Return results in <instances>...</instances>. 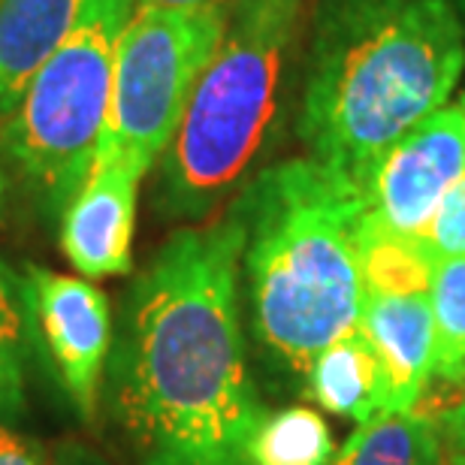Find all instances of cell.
Masks as SVG:
<instances>
[{
    "label": "cell",
    "instance_id": "obj_1",
    "mask_svg": "<svg viewBox=\"0 0 465 465\" xmlns=\"http://www.w3.org/2000/svg\"><path fill=\"white\" fill-rule=\"evenodd\" d=\"M239 206L175 230L121 305L106 411L130 465H254L266 417L242 336Z\"/></svg>",
    "mask_w": 465,
    "mask_h": 465
},
{
    "label": "cell",
    "instance_id": "obj_2",
    "mask_svg": "<svg viewBox=\"0 0 465 465\" xmlns=\"http://www.w3.org/2000/svg\"><path fill=\"white\" fill-rule=\"evenodd\" d=\"M312 25L300 136L360 191L396 139L450 104L465 25L453 0H321Z\"/></svg>",
    "mask_w": 465,
    "mask_h": 465
},
{
    "label": "cell",
    "instance_id": "obj_3",
    "mask_svg": "<svg viewBox=\"0 0 465 465\" xmlns=\"http://www.w3.org/2000/svg\"><path fill=\"white\" fill-rule=\"evenodd\" d=\"M236 206L257 341L278 369L305 378L323 348L360 330L362 193L305 154L254 175Z\"/></svg>",
    "mask_w": 465,
    "mask_h": 465
},
{
    "label": "cell",
    "instance_id": "obj_4",
    "mask_svg": "<svg viewBox=\"0 0 465 465\" xmlns=\"http://www.w3.org/2000/svg\"><path fill=\"white\" fill-rule=\"evenodd\" d=\"M305 0H230L209 67L161 157L154 203L166 218L203 221L254 170L284 104Z\"/></svg>",
    "mask_w": 465,
    "mask_h": 465
},
{
    "label": "cell",
    "instance_id": "obj_5",
    "mask_svg": "<svg viewBox=\"0 0 465 465\" xmlns=\"http://www.w3.org/2000/svg\"><path fill=\"white\" fill-rule=\"evenodd\" d=\"M136 0H85L4 130V148L52 209H64L91 170L113 94L118 40Z\"/></svg>",
    "mask_w": 465,
    "mask_h": 465
},
{
    "label": "cell",
    "instance_id": "obj_6",
    "mask_svg": "<svg viewBox=\"0 0 465 465\" xmlns=\"http://www.w3.org/2000/svg\"><path fill=\"white\" fill-rule=\"evenodd\" d=\"M227 15L230 0L209 6L136 4L115 49L109 115L97 152L124 154L143 173L161 161L224 36Z\"/></svg>",
    "mask_w": 465,
    "mask_h": 465
},
{
    "label": "cell",
    "instance_id": "obj_7",
    "mask_svg": "<svg viewBox=\"0 0 465 465\" xmlns=\"http://www.w3.org/2000/svg\"><path fill=\"white\" fill-rule=\"evenodd\" d=\"M462 175L465 109L448 104L396 139L362 175L360 193L366 221L396 236L420 239Z\"/></svg>",
    "mask_w": 465,
    "mask_h": 465
},
{
    "label": "cell",
    "instance_id": "obj_8",
    "mask_svg": "<svg viewBox=\"0 0 465 465\" xmlns=\"http://www.w3.org/2000/svg\"><path fill=\"white\" fill-rule=\"evenodd\" d=\"M27 300L34 327L40 330L73 408L82 420H91L113 351V312L106 293L82 278L31 266Z\"/></svg>",
    "mask_w": 465,
    "mask_h": 465
},
{
    "label": "cell",
    "instance_id": "obj_9",
    "mask_svg": "<svg viewBox=\"0 0 465 465\" xmlns=\"http://www.w3.org/2000/svg\"><path fill=\"white\" fill-rule=\"evenodd\" d=\"M145 173L124 154L97 152L61 215V248L85 278L124 275L134 266L136 191Z\"/></svg>",
    "mask_w": 465,
    "mask_h": 465
},
{
    "label": "cell",
    "instance_id": "obj_10",
    "mask_svg": "<svg viewBox=\"0 0 465 465\" xmlns=\"http://www.w3.org/2000/svg\"><path fill=\"white\" fill-rule=\"evenodd\" d=\"M360 330L384 378V411H414L435 375V323L426 293H362Z\"/></svg>",
    "mask_w": 465,
    "mask_h": 465
},
{
    "label": "cell",
    "instance_id": "obj_11",
    "mask_svg": "<svg viewBox=\"0 0 465 465\" xmlns=\"http://www.w3.org/2000/svg\"><path fill=\"white\" fill-rule=\"evenodd\" d=\"M85 0H0V115H13Z\"/></svg>",
    "mask_w": 465,
    "mask_h": 465
},
{
    "label": "cell",
    "instance_id": "obj_12",
    "mask_svg": "<svg viewBox=\"0 0 465 465\" xmlns=\"http://www.w3.org/2000/svg\"><path fill=\"white\" fill-rule=\"evenodd\" d=\"M302 393L327 414L366 423L384 411V378L362 330H353L312 360Z\"/></svg>",
    "mask_w": 465,
    "mask_h": 465
},
{
    "label": "cell",
    "instance_id": "obj_13",
    "mask_svg": "<svg viewBox=\"0 0 465 465\" xmlns=\"http://www.w3.org/2000/svg\"><path fill=\"white\" fill-rule=\"evenodd\" d=\"M330 465H444L441 423L417 411H381L357 423Z\"/></svg>",
    "mask_w": 465,
    "mask_h": 465
},
{
    "label": "cell",
    "instance_id": "obj_14",
    "mask_svg": "<svg viewBox=\"0 0 465 465\" xmlns=\"http://www.w3.org/2000/svg\"><path fill=\"white\" fill-rule=\"evenodd\" d=\"M34 314L22 282L0 257V423L13 426L27 408V353Z\"/></svg>",
    "mask_w": 465,
    "mask_h": 465
},
{
    "label": "cell",
    "instance_id": "obj_15",
    "mask_svg": "<svg viewBox=\"0 0 465 465\" xmlns=\"http://www.w3.org/2000/svg\"><path fill=\"white\" fill-rule=\"evenodd\" d=\"M435 260L420 239L396 236L375 227L362 215L360 227V272L362 293H430Z\"/></svg>",
    "mask_w": 465,
    "mask_h": 465
},
{
    "label": "cell",
    "instance_id": "obj_16",
    "mask_svg": "<svg viewBox=\"0 0 465 465\" xmlns=\"http://www.w3.org/2000/svg\"><path fill=\"white\" fill-rule=\"evenodd\" d=\"M435 323V378L444 384L465 381V254L439 260L430 282Z\"/></svg>",
    "mask_w": 465,
    "mask_h": 465
},
{
    "label": "cell",
    "instance_id": "obj_17",
    "mask_svg": "<svg viewBox=\"0 0 465 465\" xmlns=\"http://www.w3.org/2000/svg\"><path fill=\"white\" fill-rule=\"evenodd\" d=\"M332 435L312 408L266 411L254 439V465H330Z\"/></svg>",
    "mask_w": 465,
    "mask_h": 465
},
{
    "label": "cell",
    "instance_id": "obj_18",
    "mask_svg": "<svg viewBox=\"0 0 465 465\" xmlns=\"http://www.w3.org/2000/svg\"><path fill=\"white\" fill-rule=\"evenodd\" d=\"M420 245L435 263L465 254V175L448 191V197L441 200L430 227L423 230Z\"/></svg>",
    "mask_w": 465,
    "mask_h": 465
},
{
    "label": "cell",
    "instance_id": "obj_19",
    "mask_svg": "<svg viewBox=\"0 0 465 465\" xmlns=\"http://www.w3.org/2000/svg\"><path fill=\"white\" fill-rule=\"evenodd\" d=\"M0 465H49L43 448L13 426L0 423Z\"/></svg>",
    "mask_w": 465,
    "mask_h": 465
},
{
    "label": "cell",
    "instance_id": "obj_20",
    "mask_svg": "<svg viewBox=\"0 0 465 465\" xmlns=\"http://www.w3.org/2000/svg\"><path fill=\"white\" fill-rule=\"evenodd\" d=\"M441 441H444V462L465 465V396L453 411L441 420Z\"/></svg>",
    "mask_w": 465,
    "mask_h": 465
},
{
    "label": "cell",
    "instance_id": "obj_21",
    "mask_svg": "<svg viewBox=\"0 0 465 465\" xmlns=\"http://www.w3.org/2000/svg\"><path fill=\"white\" fill-rule=\"evenodd\" d=\"M54 465H106V462L100 460L97 453H91L88 448H82V444H67V448L58 450Z\"/></svg>",
    "mask_w": 465,
    "mask_h": 465
},
{
    "label": "cell",
    "instance_id": "obj_22",
    "mask_svg": "<svg viewBox=\"0 0 465 465\" xmlns=\"http://www.w3.org/2000/svg\"><path fill=\"white\" fill-rule=\"evenodd\" d=\"M136 4H152V6H209V4H224V0H136Z\"/></svg>",
    "mask_w": 465,
    "mask_h": 465
},
{
    "label": "cell",
    "instance_id": "obj_23",
    "mask_svg": "<svg viewBox=\"0 0 465 465\" xmlns=\"http://www.w3.org/2000/svg\"><path fill=\"white\" fill-rule=\"evenodd\" d=\"M4 197H6V175H4V166H0V206H4Z\"/></svg>",
    "mask_w": 465,
    "mask_h": 465
},
{
    "label": "cell",
    "instance_id": "obj_24",
    "mask_svg": "<svg viewBox=\"0 0 465 465\" xmlns=\"http://www.w3.org/2000/svg\"><path fill=\"white\" fill-rule=\"evenodd\" d=\"M460 6H462V15H465V0H460ZM460 106L465 109V85H462V100H460Z\"/></svg>",
    "mask_w": 465,
    "mask_h": 465
}]
</instances>
